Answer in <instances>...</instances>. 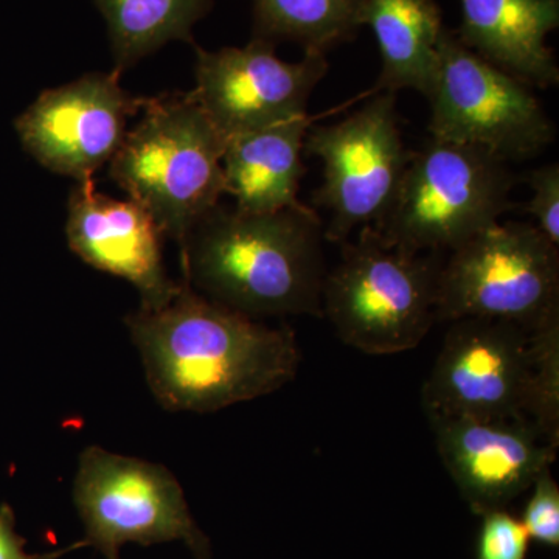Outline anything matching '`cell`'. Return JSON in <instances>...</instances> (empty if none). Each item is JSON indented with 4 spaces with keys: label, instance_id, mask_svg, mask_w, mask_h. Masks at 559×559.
<instances>
[{
    "label": "cell",
    "instance_id": "obj_1",
    "mask_svg": "<svg viewBox=\"0 0 559 559\" xmlns=\"http://www.w3.org/2000/svg\"><path fill=\"white\" fill-rule=\"evenodd\" d=\"M124 323L151 393L165 411L226 409L277 392L299 371L293 329L229 310L183 280L165 307L139 308Z\"/></svg>",
    "mask_w": 559,
    "mask_h": 559
},
{
    "label": "cell",
    "instance_id": "obj_2",
    "mask_svg": "<svg viewBox=\"0 0 559 559\" xmlns=\"http://www.w3.org/2000/svg\"><path fill=\"white\" fill-rule=\"evenodd\" d=\"M323 240L307 205L246 213L218 204L179 246L183 282L248 318H322Z\"/></svg>",
    "mask_w": 559,
    "mask_h": 559
},
{
    "label": "cell",
    "instance_id": "obj_3",
    "mask_svg": "<svg viewBox=\"0 0 559 559\" xmlns=\"http://www.w3.org/2000/svg\"><path fill=\"white\" fill-rule=\"evenodd\" d=\"M140 112L109 160V178L180 246L226 194V140L193 92L145 98Z\"/></svg>",
    "mask_w": 559,
    "mask_h": 559
},
{
    "label": "cell",
    "instance_id": "obj_4",
    "mask_svg": "<svg viewBox=\"0 0 559 559\" xmlns=\"http://www.w3.org/2000/svg\"><path fill=\"white\" fill-rule=\"evenodd\" d=\"M341 245L340 263L323 283L322 318L366 355L417 348L437 322L440 253L395 248L373 226Z\"/></svg>",
    "mask_w": 559,
    "mask_h": 559
},
{
    "label": "cell",
    "instance_id": "obj_5",
    "mask_svg": "<svg viewBox=\"0 0 559 559\" xmlns=\"http://www.w3.org/2000/svg\"><path fill=\"white\" fill-rule=\"evenodd\" d=\"M514 182L507 160L491 151L430 139L411 154L395 198L374 229L409 252H452L499 223Z\"/></svg>",
    "mask_w": 559,
    "mask_h": 559
},
{
    "label": "cell",
    "instance_id": "obj_6",
    "mask_svg": "<svg viewBox=\"0 0 559 559\" xmlns=\"http://www.w3.org/2000/svg\"><path fill=\"white\" fill-rule=\"evenodd\" d=\"M437 322L495 319L533 331L559 314V249L532 223H496L452 250Z\"/></svg>",
    "mask_w": 559,
    "mask_h": 559
},
{
    "label": "cell",
    "instance_id": "obj_7",
    "mask_svg": "<svg viewBox=\"0 0 559 559\" xmlns=\"http://www.w3.org/2000/svg\"><path fill=\"white\" fill-rule=\"evenodd\" d=\"M73 503L87 547L120 559L124 544H186L194 559H212V544L191 514L183 489L159 463L87 447L79 459Z\"/></svg>",
    "mask_w": 559,
    "mask_h": 559
},
{
    "label": "cell",
    "instance_id": "obj_8",
    "mask_svg": "<svg viewBox=\"0 0 559 559\" xmlns=\"http://www.w3.org/2000/svg\"><path fill=\"white\" fill-rule=\"evenodd\" d=\"M426 100L433 140L480 146L507 162L538 156L557 139L533 87L474 53L447 27Z\"/></svg>",
    "mask_w": 559,
    "mask_h": 559
},
{
    "label": "cell",
    "instance_id": "obj_9",
    "mask_svg": "<svg viewBox=\"0 0 559 559\" xmlns=\"http://www.w3.org/2000/svg\"><path fill=\"white\" fill-rule=\"evenodd\" d=\"M399 123L395 92H380L340 123L311 124L305 153L323 164L314 202L330 212L325 240L348 241L353 231L377 226L388 212L412 154Z\"/></svg>",
    "mask_w": 559,
    "mask_h": 559
},
{
    "label": "cell",
    "instance_id": "obj_10",
    "mask_svg": "<svg viewBox=\"0 0 559 559\" xmlns=\"http://www.w3.org/2000/svg\"><path fill=\"white\" fill-rule=\"evenodd\" d=\"M533 393L530 331L495 319L451 322L421 390L428 415L527 418Z\"/></svg>",
    "mask_w": 559,
    "mask_h": 559
},
{
    "label": "cell",
    "instance_id": "obj_11",
    "mask_svg": "<svg viewBox=\"0 0 559 559\" xmlns=\"http://www.w3.org/2000/svg\"><path fill=\"white\" fill-rule=\"evenodd\" d=\"M197 50L193 95L224 140L307 116L312 92L329 73L326 55L305 51L280 60L275 46L252 38L245 47Z\"/></svg>",
    "mask_w": 559,
    "mask_h": 559
},
{
    "label": "cell",
    "instance_id": "obj_12",
    "mask_svg": "<svg viewBox=\"0 0 559 559\" xmlns=\"http://www.w3.org/2000/svg\"><path fill=\"white\" fill-rule=\"evenodd\" d=\"M143 103L121 87L116 70L87 73L43 92L16 120V131L39 165L81 182L109 164Z\"/></svg>",
    "mask_w": 559,
    "mask_h": 559
},
{
    "label": "cell",
    "instance_id": "obj_13",
    "mask_svg": "<svg viewBox=\"0 0 559 559\" xmlns=\"http://www.w3.org/2000/svg\"><path fill=\"white\" fill-rule=\"evenodd\" d=\"M428 418L441 462L476 514L506 509L557 459L527 418Z\"/></svg>",
    "mask_w": 559,
    "mask_h": 559
},
{
    "label": "cell",
    "instance_id": "obj_14",
    "mask_svg": "<svg viewBox=\"0 0 559 559\" xmlns=\"http://www.w3.org/2000/svg\"><path fill=\"white\" fill-rule=\"evenodd\" d=\"M66 237L84 263L131 283L142 310L165 307L178 294L180 283L165 267V235L156 221L135 201L98 193L94 179L81 180L70 191Z\"/></svg>",
    "mask_w": 559,
    "mask_h": 559
},
{
    "label": "cell",
    "instance_id": "obj_15",
    "mask_svg": "<svg viewBox=\"0 0 559 559\" xmlns=\"http://www.w3.org/2000/svg\"><path fill=\"white\" fill-rule=\"evenodd\" d=\"M457 38L532 87L559 84V68L547 36L559 25V0H459Z\"/></svg>",
    "mask_w": 559,
    "mask_h": 559
},
{
    "label": "cell",
    "instance_id": "obj_16",
    "mask_svg": "<svg viewBox=\"0 0 559 559\" xmlns=\"http://www.w3.org/2000/svg\"><path fill=\"white\" fill-rule=\"evenodd\" d=\"M307 116L264 130L226 140L223 154L226 193L235 209L246 213H274L301 207L300 180L305 175Z\"/></svg>",
    "mask_w": 559,
    "mask_h": 559
},
{
    "label": "cell",
    "instance_id": "obj_17",
    "mask_svg": "<svg viewBox=\"0 0 559 559\" xmlns=\"http://www.w3.org/2000/svg\"><path fill=\"white\" fill-rule=\"evenodd\" d=\"M381 55L380 92L417 91L428 98L439 68L443 13L436 0H367L362 27Z\"/></svg>",
    "mask_w": 559,
    "mask_h": 559
},
{
    "label": "cell",
    "instance_id": "obj_18",
    "mask_svg": "<svg viewBox=\"0 0 559 559\" xmlns=\"http://www.w3.org/2000/svg\"><path fill=\"white\" fill-rule=\"evenodd\" d=\"M108 25L114 70L123 73L171 40L193 44V27L215 0H94Z\"/></svg>",
    "mask_w": 559,
    "mask_h": 559
},
{
    "label": "cell",
    "instance_id": "obj_19",
    "mask_svg": "<svg viewBox=\"0 0 559 559\" xmlns=\"http://www.w3.org/2000/svg\"><path fill=\"white\" fill-rule=\"evenodd\" d=\"M367 0H253V38L326 55L355 39Z\"/></svg>",
    "mask_w": 559,
    "mask_h": 559
},
{
    "label": "cell",
    "instance_id": "obj_20",
    "mask_svg": "<svg viewBox=\"0 0 559 559\" xmlns=\"http://www.w3.org/2000/svg\"><path fill=\"white\" fill-rule=\"evenodd\" d=\"M533 393L528 419L551 447L559 448V314L530 331Z\"/></svg>",
    "mask_w": 559,
    "mask_h": 559
},
{
    "label": "cell",
    "instance_id": "obj_21",
    "mask_svg": "<svg viewBox=\"0 0 559 559\" xmlns=\"http://www.w3.org/2000/svg\"><path fill=\"white\" fill-rule=\"evenodd\" d=\"M480 516L477 559L527 558L532 538L521 518L513 516L506 509L487 511Z\"/></svg>",
    "mask_w": 559,
    "mask_h": 559
},
{
    "label": "cell",
    "instance_id": "obj_22",
    "mask_svg": "<svg viewBox=\"0 0 559 559\" xmlns=\"http://www.w3.org/2000/svg\"><path fill=\"white\" fill-rule=\"evenodd\" d=\"M532 495L521 521L530 538L549 547L559 546V487L547 466L533 481Z\"/></svg>",
    "mask_w": 559,
    "mask_h": 559
},
{
    "label": "cell",
    "instance_id": "obj_23",
    "mask_svg": "<svg viewBox=\"0 0 559 559\" xmlns=\"http://www.w3.org/2000/svg\"><path fill=\"white\" fill-rule=\"evenodd\" d=\"M527 182L532 200L527 212L535 219L536 227L551 242L559 246V165L547 164L530 171Z\"/></svg>",
    "mask_w": 559,
    "mask_h": 559
},
{
    "label": "cell",
    "instance_id": "obj_24",
    "mask_svg": "<svg viewBox=\"0 0 559 559\" xmlns=\"http://www.w3.org/2000/svg\"><path fill=\"white\" fill-rule=\"evenodd\" d=\"M27 539L16 530V514L9 503H0V559H60L70 551L87 547L86 540L70 544L64 549L46 551V554H28Z\"/></svg>",
    "mask_w": 559,
    "mask_h": 559
}]
</instances>
